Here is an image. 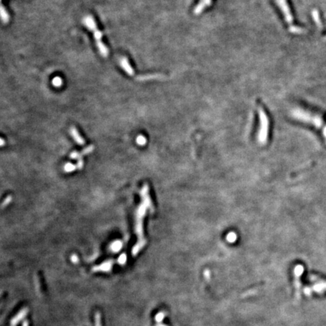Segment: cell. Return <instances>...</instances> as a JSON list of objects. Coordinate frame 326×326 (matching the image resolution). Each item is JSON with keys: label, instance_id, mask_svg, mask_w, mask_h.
Returning a JSON list of instances; mask_svg holds the SVG:
<instances>
[{"label": "cell", "instance_id": "6da1fadb", "mask_svg": "<svg viewBox=\"0 0 326 326\" xmlns=\"http://www.w3.org/2000/svg\"><path fill=\"white\" fill-rule=\"evenodd\" d=\"M141 195L142 197V203L138 208L136 214V232L138 236V242L134 246L132 249L134 256L136 255L146 244V240L143 236V217L146 214L147 209L150 210V211H153L154 210L152 200L149 195V187L146 184L143 185L141 191Z\"/></svg>", "mask_w": 326, "mask_h": 326}, {"label": "cell", "instance_id": "7a4b0ae2", "mask_svg": "<svg viewBox=\"0 0 326 326\" xmlns=\"http://www.w3.org/2000/svg\"><path fill=\"white\" fill-rule=\"evenodd\" d=\"M291 116L297 120L312 124L318 128L322 126L323 123L322 118L319 115H316L301 108H294L291 110Z\"/></svg>", "mask_w": 326, "mask_h": 326}, {"label": "cell", "instance_id": "3957f363", "mask_svg": "<svg viewBox=\"0 0 326 326\" xmlns=\"http://www.w3.org/2000/svg\"><path fill=\"white\" fill-rule=\"evenodd\" d=\"M257 111H258L259 119H260V127L257 134V139L259 143L261 144H265L267 142L269 134V119L262 108L259 107Z\"/></svg>", "mask_w": 326, "mask_h": 326}, {"label": "cell", "instance_id": "277c9868", "mask_svg": "<svg viewBox=\"0 0 326 326\" xmlns=\"http://www.w3.org/2000/svg\"><path fill=\"white\" fill-rule=\"evenodd\" d=\"M92 32L93 33H94V39H95L96 45H97V48H98V50L99 51H100V55H101L104 58H107L109 55V51L108 48H107V46L103 43L101 41L102 32L97 28L94 29Z\"/></svg>", "mask_w": 326, "mask_h": 326}, {"label": "cell", "instance_id": "5b68a950", "mask_svg": "<svg viewBox=\"0 0 326 326\" xmlns=\"http://www.w3.org/2000/svg\"><path fill=\"white\" fill-rule=\"evenodd\" d=\"M275 2L282 12L285 21L289 24H292L294 19H293V16L289 9V6L287 2V0H275Z\"/></svg>", "mask_w": 326, "mask_h": 326}, {"label": "cell", "instance_id": "8992f818", "mask_svg": "<svg viewBox=\"0 0 326 326\" xmlns=\"http://www.w3.org/2000/svg\"><path fill=\"white\" fill-rule=\"evenodd\" d=\"M120 64H121L122 69L125 71V73H126L127 74L131 76L135 75V71H134L133 68L131 67V66L130 65L128 58H125V57H123L121 59V61H120Z\"/></svg>", "mask_w": 326, "mask_h": 326}, {"label": "cell", "instance_id": "52a82bcc", "mask_svg": "<svg viewBox=\"0 0 326 326\" xmlns=\"http://www.w3.org/2000/svg\"><path fill=\"white\" fill-rule=\"evenodd\" d=\"M83 23H84L85 25L86 26L88 29H89L91 31H93L94 29L97 28V24H96L95 21L93 18L92 16L88 15L83 19Z\"/></svg>", "mask_w": 326, "mask_h": 326}, {"label": "cell", "instance_id": "ba28073f", "mask_svg": "<svg viewBox=\"0 0 326 326\" xmlns=\"http://www.w3.org/2000/svg\"><path fill=\"white\" fill-rule=\"evenodd\" d=\"M211 4V0H201L198 5L195 6L194 9V13L195 14H199L204 10L205 7L209 6Z\"/></svg>", "mask_w": 326, "mask_h": 326}, {"label": "cell", "instance_id": "9c48e42d", "mask_svg": "<svg viewBox=\"0 0 326 326\" xmlns=\"http://www.w3.org/2000/svg\"><path fill=\"white\" fill-rule=\"evenodd\" d=\"M165 78V76L162 74H149L145 76H140L136 78L137 80L139 81H147L152 80V79H160Z\"/></svg>", "mask_w": 326, "mask_h": 326}, {"label": "cell", "instance_id": "30bf717a", "mask_svg": "<svg viewBox=\"0 0 326 326\" xmlns=\"http://www.w3.org/2000/svg\"><path fill=\"white\" fill-rule=\"evenodd\" d=\"M70 134H71L72 137H73V138H74L75 141H76L78 143H79V144H81V145L84 144V143H85L84 139H83V138H82L81 135H79V131H77V129H76V128H75V127H71Z\"/></svg>", "mask_w": 326, "mask_h": 326}, {"label": "cell", "instance_id": "8fae6325", "mask_svg": "<svg viewBox=\"0 0 326 326\" xmlns=\"http://www.w3.org/2000/svg\"><path fill=\"white\" fill-rule=\"evenodd\" d=\"M112 267V261H106L99 267H95L93 270H100V271H109L110 270Z\"/></svg>", "mask_w": 326, "mask_h": 326}, {"label": "cell", "instance_id": "7c38bea8", "mask_svg": "<svg viewBox=\"0 0 326 326\" xmlns=\"http://www.w3.org/2000/svg\"><path fill=\"white\" fill-rule=\"evenodd\" d=\"M0 13H1V18L2 21L4 23H8L9 21V15L8 14V12L5 9L4 6H1V10H0Z\"/></svg>", "mask_w": 326, "mask_h": 326}, {"label": "cell", "instance_id": "4fadbf2b", "mask_svg": "<svg viewBox=\"0 0 326 326\" xmlns=\"http://www.w3.org/2000/svg\"><path fill=\"white\" fill-rule=\"evenodd\" d=\"M122 242H120V241H116V242H113L111 244L112 251H113V252H119V251L122 248Z\"/></svg>", "mask_w": 326, "mask_h": 326}, {"label": "cell", "instance_id": "5bb4252c", "mask_svg": "<svg viewBox=\"0 0 326 326\" xmlns=\"http://www.w3.org/2000/svg\"><path fill=\"white\" fill-rule=\"evenodd\" d=\"M313 17V20L316 22V24H317V26H319V27H322V24H321V21L319 18V14L316 10H313L312 12Z\"/></svg>", "mask_w": 326, "mask_h": 326}, {"label": "cell", "instance_id": "9a60e30c", "mask_svg": "<svg viewBox=\"0 0 326 326\" xmlns=\"http://www.w3.org/2000/svg\"><path fill=\"white\" fill-rule=\"evenodd\" d=\"M289 31L291 32H294V33H302V32H305V30L301 28V27H297V26L291 25L289 27Z\"/></svg>", "mask_w": 326, "mask_h": 326}, {"label": "cell", "instance_id": "2e32d148", "mask_svg": "<svg viewBox=\"0 0 326 326\" xmlns=\"http://www.w3.org/2000/svg\"><path fill=\"white\" fill-rule=\"evenodd\" d=\"M52 84H53V85L55 86V87H61L62 84H63V80H62L61 78L59 77V76H56V77L54 78L53 80H52Z\"/></svg>", "mask_w": 326, "mask_h": 326}, {"label": "cell", "instance_id": "e0dca14e", "mask_svg": "<svg viewBox=\"0 0 326 326\" xmlns=\"http://www.w3.org/2000/svg\"><path fill=\"white\" fill-rule=\"evenodd\" d=\"M236 239H237V236H236V234L233 232L229 233H228L227 236H226V240L229 242H234L236 240Z\"/></svg>", "mask_w": 326, "mask_h": 326}, {"label": "cell", "instance_id": "ac0fdd59", "mask_svg": "<svg viewBox=\"0 0 326 326\" xmlns=\"http://www.w3.org/2000/svg\"><path fill=\"white\" fill-rule=\"evenodd\" d=\"M136 141L139 145H141V146H143V145L146 143V139L144 136H143V135H139V136L137 138Z\"/></svg>", "mask_w": 326, "mask_h": 326}, {"label": "cell", "instance_id": "d6986e66", "mask_svg": "<svg viewBox=\"0 0 326 326\" xmlns=\"http://www.w3.org/2000/svg\"><path fill=\"white\" fill-rule=\"evenodd\" d=\"M64 170L66 172H70L75 170V166L71 163H66L64 165Z\"/></svg>", "mask_w": 326, "mask_h": 326}, {"label": "cell", "instance_id": "ffe728a7", "mask_svg": "<svg viewBox=\"0 0 326 326\" xmlns=\"http://www.w3.org/2000/svg\"><path fill=\"white\" fill-rule=\"evenodd\" d=\"M126 260H127L126 255H125V254H122V255H121V256L119 257L118 261L120 264H124V263L126 262Z\"/></svg>", "mask_w": 326, "mask_h": 326}, {"label": "cell", "instance_id": "44dd1931", "mask_svg": "<svg viewBox=\"0 0 326 326\" xmlns=\"http://www.w3.org/2000/svg\"><path fill=\"white\" fill-rule=\"evenodd\" d=\"M11 201V196L7 197V198H6V199H5V201L3 202V203H2V208H3V207L6 206V205H7L8 204H9V203H10Z\"/></svg>", "mask_w": 326, "mask_h": 326}, {"label": "cell", "instance_id": "7402d4cb", "mask_svg": "<svg viewBox=\"0 0 326 326\" xmlns=\"http://www.w3.org/2000/svg\"><path fill=\"white\" fill-rule=\"evenodd\" d=\"M71 259H72V261L74 262V263H77V262L79 261V258H78V257L76 255L72 256Z\"/></svg>", "mask_w": 326, "mask_h": 326}, {"label": "cell", "instance_id": "603a6c76", "mask_svg": "<svg viewBox=\"0 0 326 326\" xmlns=\"http://www.w3.org/2000/svg\"><path fill=\"white\" fill-rule=\"evenodd\" d=\"M3 144H4V140L1 139V145L2 146H3Z\"/></svg>", "mask_w": 326, "mask_h": 326}, {"label": "cell", "instance_id": "cb8c5ba5", "mask_svg": "<svg viewBox=\"0 0 326 326\" xmlns=\"http://www.w3.org/2000/svg\"><path fill=\"white\" fill-rule=\"evenodd\" d=\"M324 134H325V136L326 137V128H325V129L324 130Z\"/></svg>", "mask_w": 326, "mask_h": 326}]
</instances>
